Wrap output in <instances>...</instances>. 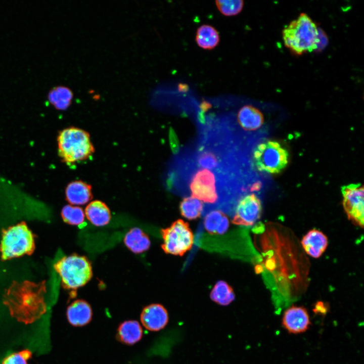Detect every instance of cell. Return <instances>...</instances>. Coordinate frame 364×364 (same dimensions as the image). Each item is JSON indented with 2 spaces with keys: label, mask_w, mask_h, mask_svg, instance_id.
<instances>
[{
  "label": "cell",
  "mask_w": 364,
  "mask_h": 364,
  "mask_svg": "<svg viewBox=\"0 0 364 364\" xmlns=\"http://www.w3.org/2000/svg\"><path fill=\"white\" fill-rule=\"evenodd\" d=\"M318 27L306 13H301L282 31L286 47L295 55L315 51L317 42Z\"/></svg>",
  "instance_id": "6da1fadb"
},
{
  "label": "cell",
  "mask_w": 364,
  "mask_h": 364,
  "mask_svg": "<svg viewBox=\"0 0 364 364\" xmlns=\"http://www.w3.org/2000/svg\"><path fill=\"white\" fill-rule=\"evenodd\" d=\"M57 144L59 156L67 164L86 160L95 151L89 133L77 127L62 130L57 136Z\"/></svg>",
  "instance_id": "7a4b0ae2"
},
{
  "label": "cell",
  "mask_w": 364,
  "mask_h": 364,
  "mask_svg": "<svg viewBox=\"0 0 364 364\" xmlns=\"http://www.w3.org/2000/svg\"><path fill=\"white\" fill-rule=\"evenodd\" d=\"M63 285L68 289L76 290L86 284L93 276L90 261L84 256L72 254L60 259L55 265Z\"/></svg>",
  "instance_id": "3957f363"
},
{
  "label": "cell",
  "mask_w": 364,
  "mask_h": 364,
  "mask_svg": "<svg viewBox=\"0 0 364 364\" xmlns=\"http://www.w3.org/2000/svg\"><path fill=\"white\" fill-rule=\"evenodd\" d=\"M34 242L31 231L25 223L6 230L2 236L1 252L4 259H11L31 253Z\"/></svg>",
  "instance_id": "277c9868"
},
{
  "label": "cell",
  "mask_w": 364,
  "mask_h": 364,
  "mask_svg": "<svg viewBox=\"0 0 364 364\" xmlns=\"http://www.w3.org/2000/svg\"><path fill=\"white\" fill-rule=\"evenodd\" d=\"M161 248L166 254L182 256L193 244L194 235L188 222L177 219L168 228L161 230Z\"/></svg>",
  "instance_id": "5b68a950"
},
{
  "label": "cell",
  "mask_w": 364,
  "mask_h": 364,
  "mask_svg": "<svg viewBox=\"0 0 364 364\" xmlns=\"http://www.w3.org/2000/svg\"><path fill=\"white\" fill-rule=\"evenodd\" d=\"M253 158L255 165L259 170L278 173L287 166L289 154L279 143L267 141L255 148Z\"/></svg>",
  "instance_id": "8992f818"
},
{
  "label": "cell",
  "mask_w": 364,
  "mask_h": 364,
  "mask_svg": "<svg viewBox=\"0 0 364 364\" xmlns=\"http://www.w3.org/2000/svg\"><path fill=\"white\" fill-rule=\"evenodd\" d=\"M341 192L343 207L348 217L355 224L362 228L364 219V190L360 184L343 186Z\"/></svg>",
  "instance_id": "52a82bcc"
},
{
  "label": "cell",
  "mask_w": 364,
  "mask_h": 364,
  "mask_svg": "<svg viewBox=\"0 0 364 364\" xmlns=\"http://www.w3.org/2000/svg\"><path fill=\"white\" fill-rule=\"evenodd\" d=\"M192 197L205 203H214L218 198L213 173L207 169L198 170L190 183Z\"/></svg>",
  "instance_id": "ba28073f"
},
{
  "label": "cell",
  "mask_w": 364,
  "mask_h": 364,
  "mask_svg": "<svg viewBox=\"0 0 364 364\" xmlns=\"http://www.w3.org/2000/svg\"><path fill=\"white\" fill-rule=\"evenodd\" d=\"M261 213L260 200L254 194L248 195L239 201L232 222L239 225L252 226L260 219Z\"/></svg>",
  "instance_id": "9c48e42d"
},
{
  "label": "cell",
  "mask_w": 364,
  "mask_h": 364,
  "mask_svg": "<svg viewBox=\"0 0 364 364\" xmlns=\"http://www.w3.org/2000/svg\"><path fill=\"white\" fill-rule=\"evenodd\" d=\"M282 324L289 333L297 334L307 330L311 323L308 313L304 307L292 306L285 311Z\"/></svg>",
  "instance_id": "30bf717a"
},
{
  "label": "cell",
  "mask_w": 364,
  "mask_h": 364,
  "mask_svg": "<svg viewBox=\"0 0 364 364\" xmlns=\"http://www.w3.org/2000/svg\"><path fill=\"white\" fill-rule=\"evenodd\" d=\"M140 319L143 326L152 332L159 331L168 323L169 315L166 309L159 303H152L143 309Z\"/></svg>",
  "instance_id": "8fae6325"
},
{
  "label": "cell",
  "mask_w": 364,
  "mask_h": 364,
  "mask_svg": "<svg viewBox=\"0 0 364 364\" xmlns=\"http://www.w3.org/2000/svg\"><path fill=\"white\" fill-rule=\"evenodd\" d=\"M65 198L70 205H83L93 198L92 186L81 180H73L66 187Z\"/></svg>",
  "instance_id": "7c38bea8"
},
{
  "label": "cell",
  "mask_w": 364,
  "mask_h": 364,
  "mask_svg": "<svg viewBox=\"0 0 364 364\" xmlns=\"http://www.w3.org/2000/svg\"><path fill=\"white\" fill-rule=\"evenodd\" d=\"M69 323L74 327H82L92 319L93 311L90 304L82 299L73 301L69 305L66 312Z\"/></svg>",
  "instance_id": "4fadbf2b"
},
{
  "label": "cell",
  "mask_w": 364,
  "mask_h": 364,
  "mask_svg": "<svg viewBox=\"0 0 364 364\" xmlns=\"http://www.w3.org/2000/svg\"><path fill=\"white\" fill-rule=\"evenodd\" d=\"M301 244L308 255L317 258L323 254L327 248L328 239L322 232L312 230L303 237Z\"/></svg>",
  "instance_id": "5bb4252c"
},
{
  "label": "cell",
  "mask_w": 364,
  "mask_h": 364,
  "mask_svg": "<svg viewBox=\"0 0 364 364\" xmlns=\"http://www.w3.org/2000/svg\"><path fill=\"white\" fill-rule=\"evenodd\" d=\"M84 212L87 219L96 226L107 225L111 218L109 207L100 200H94L89 203Z\"/></svg>",
  "instance_id": "9a60e30c"
},
{
  "label": "cell",
  "mask_w": 364,
  "mask_h": 364,
  "mask_svg": "<svg viewBox=\"0 0 364 364\" xmlns=\"http://www.w3.org/2000/svg\"><path fill=\"white\" fill-rule=\"evenodd\" d=\"M143 336V330L136 321L128 320L121 323L117 331V339L123 344L131 345L139 341Z\"/></svg>",
  "instance_id": "2e32d148"
},
{
  "label": "cell",
  "mask_w": 364,
  "mask_h": 364,
  "mask_svg": "<svg viewBox=\"0 0 364 364\" xmlns=\"http://www.w3.org/2000/svg\"><path fill=\"white\" fill-rule=\"evenodd\" d=\"M124 243L126 247L135 254L147 251L151 245L148 236L141 229L136 227L130 229L126 234Z\"/></svg>",
  "instance_id": "e0dca14e"
},
{
  "label": "cell",
  "mask_w": 364,
  "mask_h": 364,
  "mask_svg": "<svg viewBox=\"0 0 364 364\" xmlns=\"http://www.w3.org/2000/svg\"><path fill=\"white\" fill-rule=\"evenodd\" d=\"M239 124L245 130H254L259 128L263 123L262 113L251 105L242 107L238 114Z\"/></svg>",
  "instance_id": "ac0fdd59"
},
{
  "label": "cell",
  "mask_w": 364,
  "mask_h": 364,
  "mask_svg": "<svg viewBox=\"0 0 364 364\" xmlns=\"http://www.w3.org/2000/svg\"><path fill=\"white\" fill-rule=\"evenodd\" d=\"M47 98L49 103L56 109L65 110L71 104L73 93L67 86L57 85L49 90Z\"/></svg>",
  "instance_id": "d6986e66"
},
{
  "label": "cell",
  "mask_w": 364,
  "mask_h": 364,
  "mask_svg": "<svg viewBox=\"0 0 364 364\" xmlns=\"http://www.w3.org/2000/svg\"><path fill=\"white\" fill-rule=\"evenodd\" d=\"M204 225L206 230L210 234L222 235L228 231L230 221L223 212L213 210L205 216Z\"/></svg>",
  "instance_id": "ffe728a7"
},
{
  "label": "cell",
  "mask_w": 364,
  "mask_h": 364,
  "mask_svg": "<svg viewBox=\"0 0 364 364\" xmlns=\"http://www.w3.org/2000/svg\"><path fill=\"white\" fill-rule=\"evenodd\" d=\"M196 41L201 48L211 50L218 44L219 36L215 28L211 25L204 24L197 29Z\"/></svg>",
  "instance_id": "44dd1931"
},
{
  "label": "cell",
  "mask_w": 364,
  "mask_h": 364,
  "mask_svg": "<svg viewBox=\"0 0 364 364\" xmlns=\"http://www.w3.org/2000/svg\"><path fill=\"white\" fill-rule=\"evenodd\" d=\"M210 297L215 303L221 305L227 306L235 299V295L232 287L226 282L218 281L212 289Z\"/></svg>",
  "instance_id": "7402d4cb"
},
{
  "label": "cell",
  "mask_w": 364,
  "mask_h": 364,
  "mask_svg": "<svg viewBox=\"0 0 364 364\" xmlns=\"http://www.w3.org/2000/svg\"><path fill=\"white\" fill-rule=\"evenodd\" d=\"M202 210L201 201L193 197L183 199L179 204L181 215L189 220H194L200 217Z\"/></svg>",
  "instance_id": "603a6c76"
},
{
  "label": "cell",
  "mask_w": 364,
  "mask_h": 364,
  "mask_svg": "<svg viewBox=\"0 0 364 364\" xmlns=\"http://www.w3.org/2000/svg\"><path fill=\"white\" fill-rule=\"evenodd\" d=\"M61 216L65 222L73 225L81 224L85 218V214L82 208L70 204L63 207Z\"/></svg>",
  "instance_id": "cb8c5ba5"
},
{
  "label": "cell",
  "mask_w": 364,
  "mask_h": 364,
  "mask_svg": "<svg viewBox=\"0 0 364 364\" xmlns=\"http://www.w3.org/2000/svg\"><path fill=\"white\" fill-rule=\"evenodd\" d=\"M215 4L219 11L227 16L238 14L241 11L244 5V2L241 0L216 1Z\"/></svg>",
  "instance_id": "d4e9b609"
},
{
  "label": "cell",
  "mask_w": 364,
  "mask_h": 364,
  "mask_svg": "<svg viewBox=\"0 0 364 364\" xmlns=\"http://www.w3.org/2000/svg\"><path fill=\"white\" fill-rule=\"evenodd\" d=\"M31 352L27 349L12 353L4 359L2 364H28Z\"/></svg>",
  "instance_id": "484cf974"
},
{
  "label": "cell",
  "mask_w": 364,
  "mask_h": 364,
  "mask_svg": "<svg viewBox=\"0 0 364 364\" xmlns=\"http://www.w3.org/2000/svg\"><path fill=\"white\" fill-rule=\"evenodd\" d=\"M198 163L203 167L212 169L217 165V160L214 154L211 152L205 151L199 156Z\"/></svg>",
  "instance_id": "4316f807"
},
{
  "label": "cell",
  "mask_w": 364,
  "mask_h": 364,
  "mask_svg": "<svg viewBox=\"0 0 364 364\" xmlns=\"http://www.w3.org/2000/svg\"><path fill=\"white\" fill-rule=\"evenodd\" d=\"M328 43V38L327 34L322 29L318 28L317 42L315 52H322L326 47Z\"/></svg>",
  "instance_id": "83f0119b"
}]
</instances>
